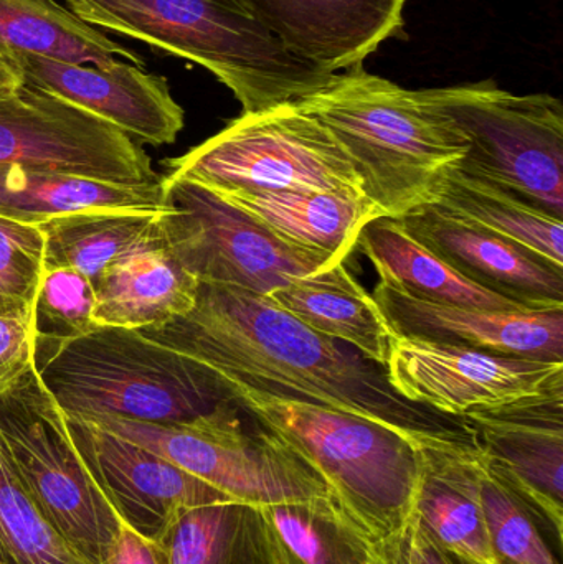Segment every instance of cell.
I'll return each mask as SVG.
<instances>
[{
    "label": "cell",
    "instance_id": "obj_1",
    "mask_svg": "<svg viewBox=\"0 0 563 564\" xmlns=\"http://www.w3.org/2000/svg\"><path fill=\"white\" fill-rule=\"evenodd\" d=\"M141 332L207 368L230 394L253 391L333 408L413 446L473 434L462 417L403 400L386 370L356 348L311 330L268 295L247 289L201 282L188 314Z\"/></svg>",
    "mask_w": 563,
    "mask_h": 564
},
{
    "label": "cell",
    "instance_id": "obj_2",
    "mask_svg": "<svg viewBox=\"0 0 563 564\" xmlns=\"http://www.w3.org/2000/svg\"><path fill=\"white\" fill-rule=\"evenodd\" d=\"M294 102L333 134L359 174L364 195L383 217L400 220L435 204L468 149L456 126L420 91L362 65L337 73Z\"/></svg>",
    "mask_w": 563,
    "mask_h": 564
},
{
    "label": "cell",
    "instance_id": "obj_3",
    "mask_svg": "<svg viewBox=\"0 0 563 564\" xmlns=\"http://www.w3.org/2000/svg\"><path fill=\"white\" fill-rule=\"evenodd\" d=\"M102 26L208 69L243 112L267 111L313 95L334 75L291 55L243 0H66Z\"/></svg>",
    "mask_w": 563,
    "mask_h": 564
},
{
    "label": "cell",
    "instance_id": "obj_4",
    "mask_svg": "<svg viewBox=\"0 0 563 564\" xmlns=\"http://www.w3.org/2000/svg\"><path fill=\"white\" fill-rule=\"evenodd\" d=\"M33 367L69 416L185 424L235 401L207 368L136 328L98 325L40 345Z\"/></svg>",
    "mask_w": 563,
    "mask_h": 564
},
{
    "label": "cell",
    "instance_id": "obj_5",
    "mask_svg": "<svg viewBox=\"0 0 563 564\" xmlns=\"http://www.w3.org/2000/svg\"><path fill=\"white\" fill-rule=\"evenodd\" d=\"M234 400L286 443L373 540L399 532L419 479V451L387 427L307 401L235 391Z\"/></svg>",
    "mask_w": 563,
    "mask_h": 564
},
{
    "label": "cell",
    "instance_id": "obj_6",
    "mask_svg": "<svg viewBox=\"0 0 563 564\" xmlns=\"http://www.w3.org/2000/svg\"><path fill=\"white\" fill-rule=\"evenodd\" d=\"M167 177L218 194L340 191L364 194L362 181L336 139L313 116L284 102L241 112L184 155L164 161Z\"/></svg>",
    "mask_w": 563,
    "mask_h": 564
},
{
    "label": "cell",
    "instance_id": "obj_7",
    "mask_svg": "<svg viewBox=\"0 0 563 564\" xmlns=\"http://www.w3.org/2000/svg\"><path fill=\"white\" fill-rule=\"evenodd\" d=\"M465 138L456 169L563 217V106L548 93L515 95L492 82L419 89Z\"/></svg>",
    "mask_w": 563,
    "mask_h": 564
},
{
    "label": "cell",
    "instance_id": "obj_8",
    "mask_svg": "<svg viewBox=\"0 0 563 564\" xmlns=\"http://www.w3.org/2000/svg\"><path fill=\"white\" fill-rule=\"evenodd\" d=\"M240 411L234 401L185 424L82 420L152 451L237 502L263 507L331 497L323 479L286 443L255 417L253 427H247Z\"/></svg>",
    "mask_w": 563,
    "mask_h": 564
},
{
    "label": "cell",
    "instance_id": "obj_9",
    "mask_svg": "<svg viewBox=\"0 0 563 564\" xmlns=\"http://www.w3.org/2000/svg\"><path fill=\"white\" fill-rule=\"evenodd\" d=\"M0 436L13 469L53 529L86 564H106L121 522L76 449L62 408L35 367L0 393Z\"/></svg>",
    "mask_w": 563,
    "mask_h": 564
},
{
    "label": "cell",
    "instance_id": "obj_10",
    "mask_svg": "<svg viewBox=\"0 0 563 564\" xmlns=\"http://www.w3.org/2000/svg\"><path fill=\"white\" fill-rule=\"evenodd\" d=\"M165 241L182 267L205 284L235 285L270 295L293 278L339 264L329 254L296 247L210 188L162 177Z\"/></svg>",
    "mask_w": 563,
    "mask_h": 564
},
{
    "label": "cell",
    "instance_id": "obj_11",
    "mask_svg": "<svg viewBox=\"0 0 563 564\" xmlns=\"http://www.w3.org/2000/svg\"><path fill=\"white\" fill-rule=\"evenodd\" d=\"M0 165L126 185L161 181L141 142L25 83L0 89Z\"/></svg>",
    "mask_w": 563,
    "mask_h": 564
},
{
    "label": "cell",
    "instance_id": "obj_12",
    "mask_svg": "<svg viewBox=\"0 0 563 564\" xmlns=\"http://www.w3.org/2000/svg\"><path fill=\"white\" fill-rule=\"evenodd\" d=\"M383 370L403 400L453 417L563 387V361L489 354L400 335Z\"/></svg>",
    "mask_w": 563,
    "mask_h": 564
},
{
    "label": "cell",
    "instance_id": "obj_13",
    "mask_svg": "<svg viewBox=\"0 0 563 564\" xmlns=\"http://www.w3.org/2000/svg\"><path fill=\"white\" fill-rule=\"evenodd\" d=\"M65 416L76 449L119 522L142 539L161 543L182 513L231 500L152 451Z\"/></svg>",
    "mask_w": 563,
    "mask_h": 564
},
{
    "label": "cell",
    "instance_id": "obj_14",
    "mask_svg": "<svg viewBox=\"0 0 563 564\" xmlns=\"http://www.w3.org/2000/svg\"><path fill=\"white\" fill-rule=\"evenodd\" d=\"M12 58L25 85L109 122L141 144H174L184 129V109L172 98L167 79L142 66L122 59L79 65L17 52Z\"/></svg>",
    "mask_w": 563,
    "mask_h": 564
},
{
    "label": "cell",
    "instance_id": "obj_15",
    "mask_svg": "<svg viewBox=\"0 0 563 564\" xmlns=\"http://www.w3.org/2000/svg\"><path fill=\"white\" fill-rule=\"evenodd\" d=\"M462 420L502 479L563 535V387Z\"/></svg>",
    "mask_w": 563,
    "mask_h": 564
},
{
    "label": "cell",
    "instance_id": "obj_16",
    "mask_svg": "<svg viewBox=\"0 0 563 564\" xmlns=\"http://www.w3.org/2000/svg\"><path fill=\"white\" fill-rule=\"evenodd\" d=\"M291 55L331 75L356 68L403 35L407 0H243Z\"/></svg>",
    "mask_w": 563,
    "mask_h": 564
},
{
    "label": "cell",
    "instance_id": "obj_17",
    "mask_svg": "<svg viewBox=\"0 0 563 564\" xmlns=\"http://www.w3.org/2000/svg\"><path fill=\"white\" fill-rule=\"evenodd\" d=\"M372 295L400 337L563 361V311L508 312L436 304L380 280Z\"/></svg>",
    "mask_w": 563,
    "mask_h": 564
},
{
    "label": "cell",
    "instance_id": "obj_18",
    "mask_svg": "<svg viewBox=\"0 0 563 564\" xmlns=\"http://www.w3.org/2000/svg\"><path fill=\"white\" fill-rule=\"evenodd\" d=\"M407 231L479 288L532 312L563 311V268L435 207L400 218Z\"/></svg>",
    "mask_w": 563,
    "mask_h": 564
},
{
    "label": "cell",
    "instance_id": "obj_19",
    "mask_svg": "<svg viewBox=\"0 0 563 564\" xmlns=\"http://www.w3.org/2000/svg\"><path fill=\"white\" fill-rule=\"evenodd\" d=\"M415 447L420 467L410 517L445 549L495 564L483 510V449L476 437H436Z\"/></svg>",
    "mask_w": 563,
    "mask_h": 564
},
{
    "label": "cell",
    "instance_id": "obj_20",
    "mask_svg": "<svg viewBox=\"0 0 563 564\" xmlns=\"http://www.w3.org/2000/svg\"><path fill=\"white\" fill-rule=\"evenodd\" d=\"M198 285L169 248L159 217L144 240L93 282L96 322L136 330L162 327L194 308Z\"/></svg>",
    "mask_w": 563,
    "mask_h": 564
},
{
    "label": "cell",
    "instance_id": "obj_21",
    "mask_svg": "<svg viewBox=\"0 0 563 564\" xmlns=\"http://www.w3.org/2000/svg\"><path fill=\"white\" fill-rule=\"evenodd\" d=\"M218 194V192H215ZM296 247L344 263L366 225L383 217L364 194L340 191L227 192L218 194Z\"/></svg>",
    "mask_w": 563,
    "mask_h": 564
},
{
    "label": "cell",
    "instance_id": "obj_22",
    "mask_svg": "<svg viewBox=\"0 0 563 564\" xmlns=\"http://www.w3.org/2000/svg\"><path fill=\"white\" fill-rule=\"evenodd\" d=\"M268 297L311 330L343 341L386 368L396 330L346 264L293 278Z\"/></svg>",
    "mask_w": 563,
    "mask_h": 564
},
{
    "label": "cell",
    "instance_id": "obj_23",
    "mask_svg": "<svg viewBox=\"0 0 563 564\" xmlns=\"http://www.w3.org/2000/svg\"><path fill=\"white\" fill-rule=\"evenodd\" d=\"M167 208L162 177L155 184L126 185L22 165H0V215L22 224L40 225L82 212Z\"/></svg>",
    "mask_w": 563,
    "mask_h": 564
},
{
    "label": "cell",
    "instance_id": "obj_24",
    "mask_svg": "<svg viewBox=\"0 0 563 564\" xmlns=\"http://www.w3.org/2000/svg\"><path fill=\"white\" fill-rule=\"evenodd\" d=\"M357 248L369 258L380 281L413 297L488 311L532 312L456 273L416 241L397 218L380 217L370 221L360 234Z\"/></svg>",
    "mask_w": 563,
    "mask_h": 564
},
{
    "label": "cell",
    "instance_id": "obj_25",
    "mask_svg": "<svg viewBox=\"0 0 563 564\" xmlns=\"http://www.w3.org/2000/svg\"><path fill=\"white\" fill-rule=\"evenodd\" d=\"M430 207L498 235L563 268L562 218L535 207L515 192L455 167L446 175L435 204Z\"/></svg>",
    "mask_w": 563,
    "mask_h": 564
},
{
    "label": "cell",
    "instance_id": "obj_26",
    "mask_svg": "<svg viewBox=\"0 0 563 564\" xmlns=\"http://www.w3.org/2000/svg\"><path fill=\"white\" fill-rule=\"evenodd\" d=\"M161 545L167 564H280L260 507L237 500L187 510Z\"/></svg>",
    "mask_w": 563,
    "mask_h": 564
},
{
    "label": "cell",
    "instance_id": "obj_27",
    "mask_svg": "<svg viewBox=\"0 0 563 564\" xmlns=\"http://www.w3.org/2000/svg\"><path fill=\"white\" fill-rule=\"evenodd\" d=\"M0 48L79 65L105 66L144 59L109 40L56 0H0Z\"/></svg>",
    "mask_w": 563,
    "mask_h": 564
},
{
    "label": "cell",
    "instance_id": "obj_28",
    "mask_svg": "<svg viewBox=\"0 0 563 564\" xmlns=\"http://www.w3.org/2000/svg\"><path fill=\"white\" fill-rule=\"evenodd\" d=\"M260 509L280 564H373V540L333 496Z\"/></svg>",
    "mask_w": 563,
    "mask_h": 564
},
{
    "label": "cell",
    "instance_id": "obj_29",
    "mask_svg": "<svg viewBox=\"0 0 563 564\" xmlns=\"http://www.w3.org/2000/svg\"><path fill=\"white\" fill-rule=\"evenodd\" d=\"M161 215L162 212L99 210L43 221L36 225L45 243L43 268H68L95 282L151 234Z\"/></svg>",
    "mask_w": 563,
    "mask_h": 564
},
{
    "label": "cell",
    "instance_id": "obj_30",
    "mask_svg": "<svg viewBox=\"0 0 563 564\" xmlns=\"http://www.w3.org/2000/svg\"><path fill=\"white\" fill-rule=\"evenodd\" d=\"M481 497L495 564H561L562 533L502 479L485 451Z\"/></svg>",
    "mask_w": 563,
    "mask_h": 564
},
{
    "label": "cell",
    "instance_id": "obj_31",
    "mask_svg": "<svg viewBox=\"0 0 563 564\" xmlns=\"http://www.w3.org/2000/svg\"><path fill=\"white\" fill-rule=\"evenodd\" d=\"M0 560L12 564H86L53 529L20 482L0 436Z\"/></svg>",
    "mask_w": 563,
    "mask_h": 564
},
{
    "label": "cell",
    "instance_id": "obj_32",
    "mask_svg": "<svg viewBox=\"0 0 563 564\" xmlns=\"http://www.w3.org/2000/svg\"><path fill=\"white\" fill-rule=\"evenodd\" d=\"M93 282L68 268H43L32 311L35 347L58 345L98 327Z\"/></svg>",
    "mask_w": 563,
    "mask_h": 564
},
{
    "label": "cell",
    "instance_id": "obj_33",
    "mask_svg": "<svg viewBox=\"0 0 563 564\" xmlns=\"http://www.w3.org/2000/svg\"><path fill=\"white\" fill-rule=\"evenodd\" d=\"M43 251L45 243L36 225L0 215V317L32 318Z\"/></svg>",
    "mask_w": 563,
    "mask_h": 564
},
{
    "label": "cell",
    "instance_id": "obj_34",
    "mask_svg": "<svg viewBox=\"0 0 563 564\" xmlns=\"http://www.w3.org/2000/svg\"><path fill=\"white\" fill-rule=\"evenodd\" d=\"M379 542L392 564H479L440 545L413 517L399 532Z\"/></svg>",
    "mask_w": 563,
    "mask_h": 564
},
{
    "label": "cell",
    "instance_id": "obj_35",
    "mask_svg": "<svg viewBox=\"0 0 563 564\" xmlns=\"http://www.w3.org/2000/svg\"><path fill=\"white\" fill-rule=\"evenodd\" d=\"M35 361L32 318L0 317V393L12 388Z\"/></svg>",
    "mask_w": 563,
    "mask_h": 564
},
{
    "label": "cell",
    "instance_id": "obj_36",
    "mask_svg": "<svg viewBox=\"0 0 563 564\" xmlns=\"http://www.w3.org/2000/svg\"><path fill=\"white\" fill-rule=\"evenodd\" d=\"M106 564H167V555L161 543L142 539L121 523L115 549Z\"/></svg>",
    "mask_w": 563,
    "mask_h": 564
},
{
    "label": "cell",
    "instance_id": "obj_37",
    "mask_svg": "<svg viewBox=\"0 0 563 564\" xmlns=\"http://www.w3.org/2000/svg\"><path fill=\"white\" fill-rule=\"evenodd\" d=\"M22 83V73L12 58V53L0 48V89L15 88Z\"/></svg>",
    "mask_w": 563,
    "mask_h": 564
},
{
    "label": "cell",
    "instance_id": "obj_38",
    "mask_svg": "<svg viewBox=\"0 0 563 564\" xmlns=\"http://www.w3.org/2000/svg\"><path fill=\"white\" fill-rule=\"evenodd\" d=\"M0 564H12V563L3 562V560H0Z\"/></svg>",
    "mask_w": 563,
    "mask_h": 564
}]
</instances>
